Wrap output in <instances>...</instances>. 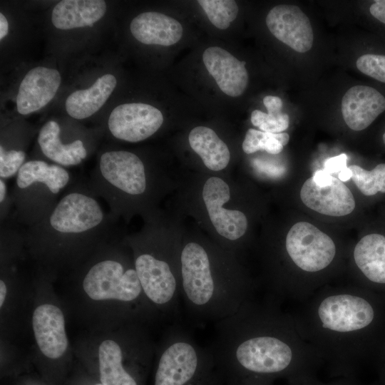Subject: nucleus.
Returning a JSON list of instances; mask_svg holds the SVG:
<instances>
[{
	"mask_svg": "<svg viewBox=\"0 0 385 385\" xmlns=\"http://www.w3.org/2000/svg\"><path fill=\"white\" fill-rule=\"evenodd\" d=\"M214 330L209 348L215 361L247 375V381L268 382L284 376L292 382L313 375L322 364L294 314L266 297L246 302L215 322Z\"/></svg>",
	"mask_w": 385,
	"mask_h": 385,
	"instance_id": "f257e3e1",
	"label": "nucleus"
},
{
	"mask_svg": "<svg viewBox=\"0 0 385 385\" xmlns=\"http://www.w3.org/2000/svg\"><path fill=\"white\" fill-rule=\"evenodd\" d=\"M357 287L322 288L294 314L305 340L322 363L339 378H353L379 322V307Z\"/></svg>",
	"mask_w": 385,
	"mask_h": 385,
	"instance_id": "f03ea898",
	"label": "nucleus"
},
{
	"mask_svg": "<svg viewBox=\"0 0 385 385\" xmlns=\"http://www.w3.org/2000/svg\"><path fill=\"white\" fill-rule=\"evenodd\" d=\"M98 198L87 183H76L44 218L25 227L24 241L36 251L60 253L100 245L113 233L116 217Z\"/></svg>",
	"mask_w": 385,
	"mask_h": 385,
	"instance_id": "7ed1b4c3",
	"label": "nucleus"
},
{
	"mask_svg": "<svg viewBox=\"0 0 385 385\" xmlns=\"http://www.w3.org/2000/svg\"><path fill=\"white\" fill-rule=\"evenodd\" d=\"M210 254L199 243H187L180 255V297L192 320L217 322L236 312L255 294L239 275L217 274Z\"/></svg>",
	"mask_w": 385,
	"mask_h": 385,
	"instance_id": "20e7f679",
	"label": "nucleus"
},
{
	"mask_svg": "<svg viewBox=\"0 0 385 385\" xmlns=\"http://www.w3.org/2000/svg\"><path fill=\"white\" fill-rule=\"evenodd\" d=\"M146 166L135 153L124 150H108L98 157L87 184L109 207L116 218L130 210L131 201L147 194Z\"/></svg>",
	"mask_w": 385,
	"mask_h": 385,
	"instance_id": "39448f33",
	"label": "nucleus"
},
{
	"mask_svg": "<svg viewBox=\"0 0 385 385\" xmlns=\"http://www.w3.org/2000/svg\"><path fill=\"white\" fill-rule=\"evenodd\" d=\"M71 178L64 167L41 159L27 160L17 173L11 191V215L24 227L38 222L51 211Z\"/></svg>",
	"mask_w": 385,
	"mask_h": 385,
	"instance_id": "423d86ee",
	"label": "nucleus"
},
{
	"mask_svg": "<svg viewBox=\"0 0 385 385\" xmlns=\"http://www.w3.org/2000/svg\"><path fill=\"white\" fill-rule=\"evenodd\" d=\"M284 250L294 268L307 275L324 272L337 254L333 240L307 222H298L290 228Z\"/></svg>",
	"mask_w": 385,
	"mask_h": 385,
	"instance_id": "0eeeda50",
	"label": "nucleus"
},
{
	"mask_svg": "<svg viewBox=\"0 0 385 385\" xmlns=\"http://www.w3.org/2000/svg\"><path fill=\"white\" fill-rule=\"evenodd\" d=\"M82 285L94 300L134 302L143 292L135 267H126L123 261L112 257L94 262L84 274Z\"/></svg>",
	"mask_w": 385,
	"mask_h": 385,
	"instance_id": "6e6552de",
	"label": "nucleus"
},
{
	"mask_svg": "<svg viewBox=\"0 0 385 385\" xmlns=\"http://www.w3.org/2000/svg\"><path fill=\"white\" fill-rule=\"evenodd\" d=\"M134 267L145 297L174 319L180 313V282L168 260L152 252H140Z\"/></svg>",
	"mask_w": 385,
	"mask_h": 385,
	"instance_id": "1a4fd4ad",
	"label": "nucleus"
},
{
	"mask_svg": "<svg viewBox=\"0 0 385 385\" xmlns=\"http://www.w3.org/2000/svg\"><path fill=\"white\" fill-rule=\"evenodd\" d=\"M163 120L161 111L152 105L128 103L113 108L108 119V128L118 140L137 143L155 133Z\"/></svg>",
	"mask_w": 385,
	"mask_h": 385,
	"instance_id": "9d476101",
	"label": "nucleus"
},
{
	"mask_svg": "<svg viewBox=\"0 0 385 385\" xmlns=\"http://www.w3.org/2000/svg\"><path fill=\"white\" fill-rule=\"evenodd\" d=\"M266 24L279 41L299 53L309 51L314 34L307 16L295 5L279 4L268 12Z\"/></svg>",
	"mask_w": 385,
	"mask_h": 385,
	"instance_id": "9b49d317",
	"label": "nucleus"
},
{
	"mask_svg": "<svg viewBox=\"0 0 385 385\" xmlns=\"http://www.w3.org/2000/svg\"><path fill=\"white\" fill-rule=\"evenodd\" d=\"M202 197L210 219L219 235L234 241L243 236L247 228V220L239 210L223 207L230 197L228 185L217 177L210 178L202 189Z\"/></svg>",
	"mask_w": 385,
	"mask_h": 385,
	"instance_id": "f8f14e48",
	"label": "nucleus"
},
{
	"mask_svg": "<svg viewBox=\"0 0 385 385\" xmlns=\"http://www.w3.org/2000/svg\"><path fill=\"white\" fill-rule=\"evenodd\" d=\"M300 197L309 208L333 217L349 215L356 205L351 190L335 177L325 185L315 183L312 177L308 178L302 186Z\"/></svg>",
	"mask_w": 385,
	"mask_h": 385,
	"instance_id": "ddd939ff",
	"label": "nucleus"
},
{
	"mask_svg": "<svg viewBox=\"0 0 385 385\" xmlns=\"http://www.w3.org/2000/svg\"><path fill=\"white\" fill-rule=\"evenodd\" d=\"M202 61L207 71L225 94L238 97L244 93L249 81L245 61H240L218 46L206 48L202 53Z\"/></svg>",
	"mask_w": 385,
	"mask_h": 385,
	"instance_id": "4468645a",
	"label": "nucleus"
},
{
	"mask_svg": "<svg viewBox=\"0 0 385 385\" xmlns=\"http://www.w3.org/2000/svg\"><path fill=\"white\" fill-rule=\"evenodd\" d=\"M61 81L54 68L37 66L22 79L16 96L19 113L28 115L46 106L55 96Z\"/></svg>",
	"mask_w": 385,
	"mask_h": 385,
	"instance_id": "2eb2a0df",
	"label": "nucleus"
},
{
	"mask_svg": "<svg viewBox=\"0 0 385 385\" xmlns=\"http://www.w3.org/2000/svg\"><path fill=\"white\" fill-rule=\"evenodd\" d=\"M341 108L346 124L359 131L368 128L385 111V97L373 87L354 86L344 95Z\"/></svg>",
	"mask_w": 385,
	"mask_h": 385,
	"instance_id": "dca6fc26",
	"label": "nucleus"
},
{
	"mask_svg": "<svg viewBox=\"0 0 385 385\" xmlns=\"http://www.w3.org/2000/svg\"><path fill=\"white\" fill-rule=\"evenodd\" d=\"M32 326L41 351L50 359H58L66 351L68 339L62 311L53 304H44L36 308Z\"/></svg>",
	"mask_w": 385,
	"mask_h": 385,
	"instance_id": "f3484780",
	"label": "nucleus"
},
{
	"mask_svg": "<svg viewBox=\"0 0 385 385\" xmlns=\"http://www.w3.org/2000/svg\"><path fill=\"white\" fill-rule=\"evenodd\" d=\"M133 36L146 45L172 46L178 42L183 34L181 24L175 19L155 11L143 12L130 24Z\"/></svg>",
	"mask_w": 385,
	"mask_h": 385,
	"instance_id": "a211bd4d",
	"label": "nucleus"
},
{
	"mask_svg": "<svg viewBox=\"0 0 385 385\" xmlns=\"http://www.w3.org/2000/svg\"><path fill=\"white\" fill-rule=\"evenodd\" d=\"M61 128L54 120L46 123L37 136V144L43 155L53 163L62 167L81 164L88 156V149L82 139L63 142Z\"/></svg>",
	"mask_w": 385,
	"mask_h": 385,
	"instance_id": "6ab92c4d",
	"label": "nucleus"
},
{
	"mask_svg": "<svg viewBox=\"0 0 385 385\" xmlns=\"http://www.w3.org/2000/svg\"><path fill=\"white\" fill-rule=\"evenodd\" d=\"M106 3L102 0H63L53 9L51 21L61 30L91 26L103 18Z\"/></svg>",
	"mask_w": 385,
	"mask_h": 385,
	"instance_id": "aec40b11",
	"label": "nucleus"
},
{
	"mask_svg": "<svg viewBox=\"0 0 385 385\" xmlns=\"http://www.w3.org/2000/svg\"><path fill=\"white\" fill-rule=\"evenodd\" d=\"M358 271L370 284L385 286V236L371 233L364 236L353 250Z\"/></svg>",
	"mask_w": 385,
	"mask_h": 385,
	"instance_id": "412c9836",
	"label": "nucleus"
},
{
	"mask_svg": "<svg viewBox=\"0 0 385 385\" xmlns=\"http://www.w3.org/2000/svg\"><path fill=\"white\" fill-rule=\"evenodd\" d=\"M116 84L117 80L113 75H103L88 88L76 90L67 97L66 112L77 120L91 117L104 105Z\"/></svg>",
	"mask_w": 385,
	"mask_h": 385,
	"instance_id": "4be33fe9",
	"label": "nucleus"
},
{
	"mask_svg": "<svg viewBox=\"0 0 385 385\" xmlns=\"http://www.w3.org/2000/svg\"><path fill=\"white\" fill-rule=\"evenodd\" d=\"M188 141L191 148L210 170H221L228 165L230 160L229 148L212 129L205 126L195 127L190 132Z\"/></svg>",
	"mask_w": 385,
	"mask_h": 385,
	"instance_id": "5701e85b",
	"label": "nucleus"
},
{
	"mask_svg": "<svg viewBox=\"0 0 385 385\" xmlns=\"http://www.w3.org/2000/svg\"><path fill=\"white\" fill-rule=\"evenodd\" d=\"M100 378L103 385H138L123 366V351L113 340L103 341L98 349Z\"/></svg>",
	"mask_w": 385,
	"mask_h": 385,
	"instance_id": "b1692460",
	"label": "nucleus"
},
{
	"mask_svg": "<svg viewBox=\"0 0 385 385\" xmlns=\"http://www.w3.org/2000/svg\"><path fill=\"white\" fill-rule=\"evenodd\" d=\"M263 103L267 113L255 110L251 113L250 120L253 125L263 132L279 133L287 129L289 124V115L283 113L282 101L275 96H267Z\"/></svg>",
	"mask_w": 385,
	"mask_h": 385,
	"instance_id": "393cba45",
	"label": "nucleus"
},
{
	"mask_svg": "<svg viewBox=\"0 0 385 385\" xmlns=\"http://www.w3.org/2000/svg\"><path fill=\"white\" fill-rule=\"evenodd\" d=\"M289 140L287 133H272L252 128L247 130L243 143L242 150L247 154L258 150H265L270 154H278Z\"/></svg>",
	"mask_w": 385,
	"mask_h": 385,
	"instance_id": "a878e982",
	"label": "nucleus"
},
{
	"mask_svg": "<svg viewBox=\"0 0 385 385\" xmlns=\"http://www.w3.org/2000/svg\"><path fill=\"white\" fill-rule=\"evenodd\" d=\"M349 168L352 173V180L362 194L371 196L379 192L385 193V163L377 165L370 171L356 165Z\"/></svg>",
	"mask_w": 385,
	"mask_h": 385,
	"instance_id": "bb28decb",
	"label": "nucleus"
},
{
	"mask_svg": "<svg viewBox=\"0 0 385 385\" xmlns=\"http://www.w3.org/2000/svg\"><path fill=\"white\" fill-rule=\"evenodd\" d=\"M197 3L211 24L219 29H227L237 16L239 9L235 1L198 0Z\"/></svg>",
	"mask_w": 385,
	"mask_h": 385,
	"instance_id": "cd10ccee",
	"label": "nucleus"
},
{
	"mask_svg": "<svg viewBox=\"0 0 385 385\" xmlns=\"http://www.w3.org/2000/svg\"><path fill=\"white\" fill-rule=\"evenodd\" d=\"M356 65L362 73L385 83V55L364 54L357 59Z\"/></svg>",
	"mask_w": 385,
	"mask_h": 385,
	"instance_id": "c85d7f7f",
	"label": "nucleus"
},
{
	"mask_svg": "<svg viewBox=\"0 0 385 385\" xmlns=\"http://www.w3.org/2000/svg\"><path fill=\"white\" fill-rule=\"evenodd\" d=\"M13 200L6 180L0 178V222H5L11 216Z\"/></svg>",
	"mask_w": 385,
	"mask_h": 385,
	"instance_id": "c756f323",
	"label": "nucleus"
},
{
	"mask_svg": "<svg viewBox=\"0 0 385 385\" xmlns=\"http://www.w3.org/2000/svg\"><path fill=\"white\" fill-rule=\"evenodd\" d=\"M290 385H355L353 378H339L331 382H322L317 380L313 375L307 376L289 382Z\"/></svg>",
	"mask_w": 385,
	"mask_h": 385,
	"instance_id": "7c9ffc66",
	"label": "nucleus"
},
{
	"mask_svg": "<svg viewBox=\"0 0 385 385\" xmlns=\"http://www.w3.org/2000/svg\"><path fill=\"white\" fill-rule=\"evenodd\" d=\"M347 160L348 156L345 153L329 158L324 162V170L331 175L336 173H339L348 168L346 166Z\"/></svg>",
	"mask_w": 385,
	"mask_h": 385,
	"instance_id": "2f4dec72",
	"label": "nucleus"
},
{
	"mask_svg": "<svg viewBox=\"0 0 385 385\" xmlns=\"http://www.w3.org/2000/svg\"><path fill=\"white\" fill-rule=\"evenodd\" d=\"M370 14L385 24V0L375 1L369 8Z\"/></svg>",
	"mask_w": 385,
	"mask_h": 385,
	"instance_id": "473e14b6",
	"label": "nucleus"
},
{
	"mask_svg": "<svg viewBox=\"0 0 385 385\" xmlns=\"http://www.w3.org/2000/svg\"><path fill=\"white\" fill-rule=\"evenodd\" d=\"M9 24L5 16L0 14V39L2 40L8 34Z\"/></svg>",
	"mask_w": 385,
	"mask_h": 385,
	"instance_id": "72a5a7b5",
	"label": "nucleus"
},
{
	"mask_svg": "<svg viewBox=\"0 0 385 385\" xmlns=\"http://www.w3.org/2000/svg\"><path fill=\"white\" fill-rule=\"evenodd\" d=\"M7 292V287L5 282L1 279L0 280V307H2Z\"/></svg>",
	"mask_w": 385,
	"mask_h": 385,
	"instance_id": "f704fd0d",
	"label": "nucleus"
},
{
	"mask_svg": "<svg viewBox=\"0 0 385 385\" xmlns=\"http://www.w3.org/2000/svg\"><path fill=\"white\" fill-rule=\"evenodd\" d=\"M351 176H352V173L351 170L349 168V167L346 168L344 170L339 173L338 175L339 179L342 182L349 180L350 179H351Z\"/></svg>",
	"mask_w": 385,
	"mask_h": 385,
	"instance_id": "c9c22d12",
	"label": "nucleus"
},
{
	"mask_svg": "<svg viewBox=\"0 0 385 385\" xmlns=\"http://www.w3.org/2000/svg\"><path fill=\"white\" fill-rule=\"evenodd\" d=\"M382 139H383V142H384V143L385 145V132H384V133L383 135Z\"/></svg>",
	"mask_w": 385,
	"mask_h": 385,
	"instance_id": "e433bc0d",
	"label": "nucleus"
},
{
	"mask_svg": "<svg viewBox=\"0 0 385 385\" xmlns=\"http://www.w3.org/2000/svg\"><path fill=\"white\" fill-rule=\"evenodd\" d=\"M268 382H262L260 385H267Z\"/></svg>",
	"mask_w": 385,
	"mask_h": 385,
	"instance_id": "4c0bfd02",
	"label": "nucleus"
},
{
	"mask_svg": "<svg viewBox=\"0 0 385 385\" xmlns=\"http://www.w3.org/2000/svg\"><path fill=\"white\" fill-rule=\"evenodd\" d=\"M100 385V384H99Z\"/></svg>",
	"mask_w": 385,
	"mask_h": 385,
	"instance_id": "58836bf2",
	"label": "nucleus"
}]
</instances>
